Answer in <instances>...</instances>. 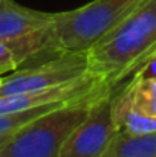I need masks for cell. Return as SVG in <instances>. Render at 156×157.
<instances>
[{
  "label": "cell",
  "instance_id": "6da1fadb",
  "mask_svg": "<svg viewBox=\"0 0 156 157\" xmlns=\"http://www.w3.org/2000/svg\"><path fill=\"white\" fill-rule=\"evenodd\" d=\"M146 0H94L81 8L55 12L43 29L8 41L20 66L40 63L64 53L87 52L106 34L127 18Z\"/></svg>",
  "mask_w": 156,
  "mask_h": 157
},
{
  "label": "cell",
  "instance_id": "7a4b0ae2",
  "mask_svg": "<svg viewBox=\"0 0 156 157\" xmlns=\"http://www.w3.org/2000/svg\"><path fill=\"white\" fill-rule=\"evenodd\" d=\"M86 53L87 72L109 89L146 73L156 56V0H146Z\"/></svg>",
  "mask_w": 156,
  "mask_h": 157
},
{
  "label": "cell",
  "instance_id": "3957f363",
  "mask_svg": "<svg viewBox=\"0 0 156 157\" xmlns=\"http://www.w3.org/2000/svg\"><path fill=\"white\" fill-rule=\"evenodd\" d=\"M107 89L54 108L28 122L0 148V157H60L67 136L86 117L92 102Z\"/></svg>",
  "mask_w": 156,
  "mask_h": 157
},
{
  "label": "cell",
  "instance_id": "277c9868",
  "mask_svg": "<svg viewBox=\"0 0 156 157\" xmlns=\"http://www.w3.org/2000/svg\"><path fill=\"white\" fill-rule=\"evenodd\" d=\"M112 92L113 89H107L92 102L86 117L67 136L60 157L106 156L118 133L113 117Z\"/></svg>",
  "mask_w": 156,
  "mask_h": 157
},
{
  "label": "cell",
  "instance_id": "5b68a950",
  "mask_svg": "<svg viewBox=\"0 0 156 157\" xmlns=\"http://www.w3.org/2000/svg\"><path fill=\"white\" fill-rule=\"evenodd\" d=\"M87 72V53H64L0 78V96L42 92L78 79Z\"/></svg>",
  "mask_w": 156,
  "mask_h": 157
},
{
  "label": "cell",
  "instance_id": "8992f818",
  "mask_svg": "<svg viewBox=\"0 0 156 157\" xmlns=\"http://www.w3.org/2000/svg\"><path fill=\"white\" fill-rule=\"evenodd\" d=\"M55 12H43L15 3L0 0V40L14 41L31 35L54 20Z\"/></svg>",
  "mask_w": 156,
  "mask_h": 157
},
{
  "label": "cell",
  "instance_id": "52a82bcc",
  "mask_svg": "<svg viewBox=\"0 0 156 157\" xmlns=\"http://www.w3.org/2000/svg\"><path fill=\"white\" fill-rule=\"evenodd\" d=\"M113 98L146 114L156 116V76H146V73L132 76V81L113 89Z\"/></svg>",
  "mask_w": 156,
  "mask_h": 157
},
{
  "label": "cell",
  "instance_id": "ba28073f",
  "mask_svg": "<svg viewBox=\"0 0 156 157\" xmlns=\"http://www.w3.org/2000/svg\"><path fill=\"white\" fill-rule=\"evenodd\" d=\"M104 157H156V131L139 136L116 133Z\"/></svg>",
  "mask_w": 156,
  "mask_h": 157
},
{
  "label": "cell",
  "instance_id": "9c48e42d",
  "mask_svg": "<svg viewBox=\"0 0 156 157\" xmlns=\"http://www.w3.org/2000/svg\"><path fill=\"white\" fill-rule=\"evenodd\" d=\"M18 67H20V63L12 51L11 44L5 40H0V76L8 72H14Z\"/></svg>",
  "mask_w": 156,
  "mask_h": 157
},
{
  "label": "cell",
  "instance_id": "30bf717a",
  "mask_svg": "<svg viewBox=\"0 0 156 157\" xmlns=\"http://www.w3.org/2000/svg\"><path fill=\"white\" fill-rule=\"evenodd\" d=\"M12 134H14V133H11V134H2V136H0V148L9 140V137H11Z\"/></svg>",
  "mask_w": 156,
  "mask_h": 157
},
{
  "label": "cell",
  "instance_id": "8fae6325",
  "mask_svg": "<svg viewBox=\"0 0 156 157\" xmlns=\"http://www.w3.org/2000/svg\"><path fill=\"white\" fill-rule=\"evenodd\" d=\"M155 61H156V56H155ZM155 61H153V63H155Z\"/></svg>",
  "mask_w": 156,
  "mask_h": 157
},
{
  "label": "cell",
  "instance_id": "7c38bea8",
  "mask_svg": "<svg viewBox=\"0 0 156 157\" xmlns=\"http://www.w3.org/2000/svg\"><path fill=\"white\" fill-rule=\"evenodd\" d=\"M0 78H2V76H0Z\"/></svg>",
  "mask_w": 156,
  "mask_h": 157
}]
</instances>
